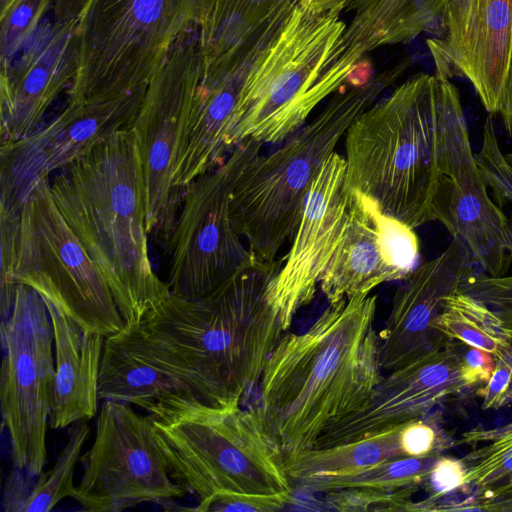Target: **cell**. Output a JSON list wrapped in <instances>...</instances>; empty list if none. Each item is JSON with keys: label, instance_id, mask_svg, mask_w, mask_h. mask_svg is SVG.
Listing matches in <instances>:
<instances>
[{"label": "cell", "instance_id": "cell-35", "mask_svg": "<svg viewBox=\"0 0 512 512\" xmlns=\"http://www.w3.org/2000/svg\"><path fill=\"white\" fill-rule=\"evenodd\" d=\"M445 0H420L419 8L414 23V34L420 32L425 27L431 25L436 20ZM412 0H398L400 8L403 9L401 17V31L405 32V27L411 7Z\"/></svg>", "mask_w": 512, "mask_h": 512}, {"label": "cell", "instance_id": "cell-10", "mask_svg": "<svg viewBox=\"0 0 512 512\" xmlns=\"http://www.w3.org/2000/svg\"><path fill=\"white\" fill-rule=\"evenodd\" d=\"M80 462L83 475L72 497L88 512L164 505L187 493L170 476L152 419L125 402L103 400L94 441Z\"/></svg>", "mask_w": 512, "mask_h": 512}, {"label": "cell", "instance_id": "cell-16", "mask_svg": "<svg viewBox=\"0 0 512 512\" xmlns=\"http://www.w3.org/2000/svg\"><path fill=\"white\" fill-rule=\"evenodd\" d=\"M460 353L449 344L382 377L358 411L336 422L313 448L357 441L426 416L432 408L466 389Z\"/></svg>", "mask_w": 512, "mask_h": 512}, {"label": "cell", "instance_id": "cell-14", "mask_svg": "<svg viewBox=\"0 0 512 512\" xmlns=\"http://www.w3.org/2000/svg\"><path fill=\"white\" fill-rule=\"evenodd\" d=\"M429 41L436 74L465 77L484 108L498 113L512 51V0H445Z\"/></svg>", "mask_w": 512, "mask_h": 512}, {"label": "cell", "instance_id": "cell-4", "mask_svg": "<svg viewBox=\"0 0 512 512\" xmlns=\"http://www.w3.org/2000/svg\"><path fill=\"white\" fill-rule=\"evenodd\" d=\"M449 83L438 74L414 77L362 111L344 136L345 184L413 229L433 221Z\"/></svg>", "mask_w": 512, "mask_h": 512}, {"label": "cell", "instance_id": "cell-2", "mask_svg": "<svg viewBox=\"0 0 512 512\" xmlns=\"http://www.w3.org/2000/svg\"><path fill=\"white\" fill-rule=\"evenodd\" d=\"M377 297L329 305L304 332L282 335L269 355L256 406L284 458L311 449L336 422L358 411L382 379Z\"/></svg>", "mask_w": 512, "mask_h": 512}, {"label": "cell", "instance_id": "cell-37", "mask_svg": "<svg viewBox=\"0 0 512 512\" xmlns=\"http://www.w3.org/2000/svg\"><path fill=\"white\" fill-rule=\"evenodd\" d=\"M489 511L512 512V476L484 501Z\"/></svg>", "mask_w": 512, "mask_h": 512}, {"label": "cell", "instance_id": "cell-8", "mask_svg": "<svg viewBox=\"0 0 512 512\" xmlns=\"http://www.w3.org/2000/svg\"><path fill=\"white\" fill-rule=\"evenodd\" d=\"M263 143H238L217 168L186 187L182 209L169 239L172 294L194 300L204 297L257 260L231 215L233 189Z\"/></svg>", "mask_w": 512, "mask_h": 512}, {"label": "cell", "instance_id": "cell-17", "mask_svg": "<svg viewBox=\"0 0 512 512\" xmlns=\"http://www.w3.org/2000/svg\"><path fill=\"white\" fill-rule=\"evenodd\" d=\"M45 304L55 349L49 426L62 429L80 420L88 421L97 413L106 338L99 332L85 329L50 303Z\"/></svg>", "mask_w": 512, "mask_h": 512}, {"label": "cell", "instance_id": "cell-32", "mask_svg": "<svg viewBox=\"0 0 512 512\" xmlns=\"http://www.w3.org/2000/svg\"><path fill=\"white\" fill-rule=\"evenodd\" d=\"M478 392L486 410L499 409L512 402V355L496 359L490 378Z\"/></svg>", "mask_w": 512, "mask_h": 512}, {"label": "cell", "instance_id": "cell-6", "mask_svg": "<svg viewBox=\"0 0 512 512\" xmlns=\"http://www.w3.org/2000/svg\"><path fill=\"white\" fill-rule=\"evenodd\" d=\"M153 423L170 476L199 501L217 494L292 496L283 457L256 407Z\"/></svg>", "mask_w": 512, "mask_h": 512}, {"label": "cell", "instance_id": "cell-36", "mask_svg": "<svg viewBox=\"0 0 512 512\" xmlns=\"http://www.w3.org/2000/svg\"><path fill=\"white\" fill-rule=\"evenodd\" d=\"M510 140L512 141V51L508 75L504 86L502 100L498 111Z\"/></svg>", "mask_w": 512, "mask_h": 512}, {"label": "cell", "instance_id": "cell-1", "mask_svg": "<svg viewBox=\"0 0 512 512\" xmlns=\"http://www.w3.org/2000/svg\"><path fill=\"white\" fill-rule=\"evenodd\" d=\"M282 264L256 260L198 299L171 293L109 338L183 381L209 409L236 410L284 332L266 298Z\"/></svg>", "mask_w": 512, "mask_h": 512}, {"label": "cell", "instance_id": "cell-34", "mask_svg": "<svg viewBox=\"0 0 512 512\" xmlns=\"http://www.w3.org/2000/svg\"><path fill=\"white\" fill-rule=\"evenodd\" d=\"M32 489L21 469L16 468L7 477L4 485L2 506L6 512H23Z\"/></svg>", "mask_w": 512, "mask_h": 512}, {"label": "cell", "instance_id": "cell-20", "mask_svg": "<svg viewBox=\"0 0 512 512\" xmlns=\"http://www.w3.org/2000/svg\"><path fill=\"white\" fill-rule=\"evenodd\" d=\"M400 426L361 440L297 452L284 458V471L295 484L311 476L346 474L405 458L399 444Z\"/></svg>", "mask_w": 512, "mask_h": 512}, {"label": "cell", "instance_id": "cell-24", "mask_svg": "<svg viewBox=\"0 0 512 512\" xmlns=\"http://www.w3.org/2000/svg\"><path fill=\"white\" fill-rule=\"evenodd\" d=\"M89 433L90 427L87 420H80L70 425L67 443L53 468L39 475L40 478L32 488L23 512L51 511L62 499L73 496L74 469L76 463L80 461V454Z\"/></svg>", "mask_w": 512, "mask_h": 512}, {"label": "cell", "instance_id": "cell-13", "mask_svg": "<svg viewBox=\"0 0 512 512\" xmlns=\"http://www.w3.org/2000/svg\"><path fill=\"white\" fill-rule=\"evenodd\" d=\"M137 101L80 104L46 127L1 148L0 210L20 213L33 187L96 144L133 126Z\"/></svg>", "mask_w": 512, "mask_h": 512}, {"label": "cell", "instance_id": "cell-25", "mask_svg": "<svg viewBox=\"0 0 512 512\" xmlns=\"http://www.w3.org/2000/svg\"><path fill=\"white\" fill-rule=\"evenodd\" d=\"M419 487L346 488L325 493V505L342 512L410 511Z\"/></svg>", "mask_w": 512, "mask_h": 512}, {"label": "cell", "instance_id": "cell-3", "mask_svg": "<svg viewBox=\"0 0 512 512\" xmlns=\"http://www.w3.org/2000/svg\"><path fill=\"white\" fill-rule=\"evenodd\" d=\"M50 187L64 219L103 274L125 327L170 294L148 253L147 210L133 126L60 169Z\"/></svg>", "mask_w": 512, "mask_h": 512}, {"label": "cell", "instance_id": "cell-23", "mask_svg": "<svg viewBox=\"0 0 512 512\" xmlns=\"http://www.w3.org/2000/svg\"><path fill=\"white\" fill-rule=\"evenodd\" d=\"M489 443L463 457L468 471L467 487L480 503L487 500L512 476V425L495 430H478L464 434L461 443Z\"/></svg>", "mask_w": 512, "mask_h": 512}, {"label": "cell", "instance_id": "cell-21", "mask_svg": "<svg viewBox=\"0 0 512 512\" xmlns=\"http://www.w3.org/2000/svg\"><path fill=\"white\" fill-rule=\"evenodd\" d=\"M436 327L448 339L484 350L496 359L512 355V337L501 319L461 290L446 298Z\"/></svg>", "mask_w": 512, "mask_h": 512}, {"label": "cell", "instance_id": "cell-40", "mask_svg": "<svg viewBox=\"0 0 512 512\" xmlns=\"http://www.w3.org/2000/svg\"><path fill=\"white\" fill-rule=\"evenodd\" d=\"M507 161L512 165V152L505 155Z\"/></svg>", "mask_w": 512, "mask_h": 512}, {"label": "cell", "instance_id": "cell-19", "mask_svg": "<svg viewBox=\"0 0 512 512\" xmlns=\"http://www.w3.org/2000/svg\"><path fill=\"white\" fill-rule=\"evenodd\" d=\"M100 400L144 409L154 422H171L214 410L183 381L106 338L99 375Z\"/></svg>", "mask_w": 512, "mask_h": 512}, {"label": "cell", "instance_id": "cell-5", "mask_svg": "<svg viewBox=\"0 0 512 512\" xmlns=\"http://www.w3.org/2000/svg\"><path fill=\"white\" fill-rule=\"evenodd\" d=\"M374 96V90H364L334 99L277 149L260 154L245 169L233 189L230 208L257 260L275 261L293 238L314 177Z\"/></svg>", "mask_w": 512, "mask_h": 512}, {"label": "cell", "instance_id": "cell-26", "mask_svg": "<svg viewBox=\"0 0 512 512\" xmlns=\"http://www.w3.org/2000/svg\"><path fill=\"white\" fill-rule=\"evenodd\" d=\"M490 114L484 123L482 146L476 155L484 181L499 206L512 204V165L502 153L493 118Z\"/></svg>", "mask_w": 512, "mask_h": 512}, {"label": "cell", "instance_id": "cell-7", "mask_svg": "<svg viewBox=\"0 0 512 512\" xmlns=\"http://www.w3.org/2000/svg\"><path fill=\"white\" fill-rule=\"evenodd\" d=\"M15 281L105 338L125 327L107 281L64 219L48 179L33 187L20 210Z\"/></svg>", "mask_w": 512, "mask_h": 512}, {"label": "cell", "instance_id": "cell-39", "mask_svg": "<svg viewBox=\"0 0 512 512\" xmlns=\"http://www.w3.org/2000/svg\"><path fill=\"white\" fill-rule=\"evenodd\" d=\"M31 13H32L31 9L27 6H22V7L18 8L13 13V16L11 19L12 24H14L18 27H23L28 22V20L31 16Z\"/></svg>", "mask_w": 512, "mask_h": 512}, {"label": "cell", "instance_id": "cell-28", "mask_svg": "<svg viewBox=\"0 0 512 512\" xmlns=\"http://www.w3.org/2000/svg\"><path fill=\"white\" fill-rule=\"evenodd\" d=\"M399 444L405 458H421L442 454L452 446V440L428 414L401 424Z\"/></svg>", "mask_w": 512, "mask_h": 512}, {"label": "cell", "instance_id": "cell-15", "mask_svg": "<svg viewBox=\"0 0 512 512\" xmlns=\"http://www.w3.org/2000/svg\"><path fill=\"white\" fill-rule=\"evenodd\" d=\"M468 247L453 238L437 257L418 265L398 287L379 333L383 371H392L448 345L436 327L446 298L476 272Z\"/></svg>", "mask_w": 512, "mask_h": 512}, {"label": "cell", "instance_id": "cell-33", "mask_svg": "<svg viewBox=\"0 0 512 512\" xmlns=\"http://www.w3.org/2000/svg\"><path fill=\"white\" fill-rule=\"evenodd\" d=\"M496 365V358L481 349L468 346L460 354V375L466 388L486 383Z\"/></svg>", "mask_w": 512, "mask_h": 512}, {"label": "cell", "instance_id": "cell-31", "mask_svg": "<svg viewBox=\"0 0 512 512\" xmlns=\"http://www.w3.org/2000/svg\"><path fill=\"white\" fill-rule=\"evenodd\" d=\"M292 496H259L243 494H217L199 501L189 510L201 512L256 511L267 512L283 509Z\"/></svg>", "mask_w": 512, "mask_h": 512}, {"label": "cell", "instance_id": "cell-9", "mask_svg": "<svg viewBox=\"0 0 512 512\" xmlns=\"http://www.w3.org/2000/svg\"><path fill=\"white\" fill-rule=\"evenodd\" d=\"M4 357L0 400L15 468L38 476L46 463V433L55 372L50 315L43 298L18 284L10 317L1 321Z\"/></svg>", "mask_w": 512, "mask_h": 512}, {"label": "cell", "instance_id": "cell-12", "mask_svg": "<svg viewBox=\"0 0 512 512\" xmlns=\"http://www.w3.org/2000/svg\"><path fill=\"white\" fill-rule=\"evenodd\" d=\"M343 156L333 152L314 177L283 264L266 289L286 331L297 311L313 300L323 270L342 235L350 201Z\"/></svg>", "mask_w": 512, "mask_h": 512}, {"label": "cell", "instance_id": "cell-22", "mask_svg": "<svg viewBox=\"0 0 512 512\" xmlns=\"http://www.w3.org/2000/svg\"><path fill=\"white\" fill-rule=\"evenodd\" d=\"M439 455L421 458H399L356 472L311 476L295 484L306 491L318 493L346 488L397 489L420 487L427 479Z\"/></svg>", "mask_w": 512, "mask_h": 512}, {"label": "cell", "instance_id": "cell-38", "mask_svg": "<svg viewBox=\"0 0 512 512\" xmlns=\"http://www.w3.org/2000/svg\"><path fill=\"white\" fill-rule=\"evenodd\" d=\"M162 2L163 0H134L135 17L143 23L155 21L161 13Z\"/></svg>", "mask_w": 512, "mask_h": 512}, {"label": "cell", "instance_id": "cell-27", "mask_svg": "<svg viewBox=\"0 0 512 512\" xmlns=\"http://www.w3.org/2000/svg\"><path fill=\"white\" fill-rule=\"evenodd\" d=\"M1 229V321L7 320L13 309L18 284L15 267L18 253L20 213L0 210Z\"/></svg>", "mask_w": 512, "mask_h": 512}, {"label": "cell", "instance_id": "cell-29", "mask_svg": "<svg viewBox=\"0 0 512 512\" xmlns=\"http://www.w3.org/2000/svg\"><path fill=\"white\" fill-rule=\"evenodd\" d=\"M489 307L504 323L512 337V276L473 273L461 289Z\"/></svg>", "mask_w": 512, "mask_h": 512}, {"label": "cell", "instance_id": "cell-11", "mask_svg": "<svg viewBox=\"0 0 512 512\" xmlns=\"http://www.w3.org/2000/svg\"><path fill=\"white\" fill-rule=\"evenodd\" d=\"M443 132L444 175L433 202V221L460 239L486 274L504 276L512 262V214L506 216L488 196L452 82L444 100Z\"/></svg>", "mask_w": 512, "mask_h": 512}, {"label": "cell", "instance_id": "cell-30", "mask_svg": "<svg viewBox=\"0 0 512 512\" xmlns=\"http://www.w3.org/2000/svg\"><path fill=\"white\" fill-rule=\"evenodd\" d=\"M467 471V465L462 458L439 455L423 483L429 496L421 501H413L410 511H427L431 504L457 490L467 488Z\"/></svg>", "mask_w": 512, "mask_h": 512}, {"label": "cell", "instance_id": "cell-18", "mask_svg": "<svg viewBox=\"0 0 512 512\" xmlns=\"http://www.w3.org/2000/svg\"><path fill=\"white\" fill-rule=\"evenodd\" d=\"M349 190L346 223L319 281L329 305L370 294L382 283L401 280L383 244L375 203L359 192Z\"/></svg>", "mask_w": 512, "mask_h": 512}]
</instances>
